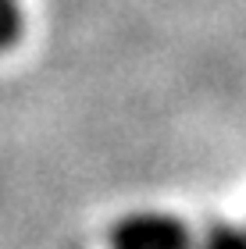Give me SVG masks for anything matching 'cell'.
Instances as JSON below:
<instances>
[{"instance_id": "3", "label": "cell", "mask_w": 246, "mask_h": 249, "mask_svg": "<svg viewBox=\"0 0 246 249\" xmlns=\"http://www.w3.org/2000/svg\"><path fill=\"white\" fill-rule=\"evenodd\" d=\"M21 32V7L18 0H0V50H7Z\"/></svg>"}, {"instance_id": "2", "label": "cell", "mask_w": 246, "mask_h": 249, "mask_svg": "<svg viewBox=\"0 0 246 249\" xmlns=\"http://www.w3.org/2000/svg\"><path fill=\"white\" fill-rule=\"evenodd\" d=\"M200 249H246V228L243 224H210Z\"/></svg>"}, {"instance_id": "1", "label": "cell", "mask_w": 246, "mask_h": 249, "mask_svg": "<svg viewBox=\"0 0 246 249\" xmlns=\"http://www.w3.org/2000/svg\"><path fill=\"white\" fill-rule=\"evenodd\" d=\"M111 249H189V235L175 217L136 213V217L118 224Z\"/></svg>"}]
</instances>
